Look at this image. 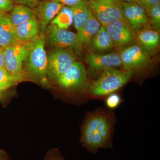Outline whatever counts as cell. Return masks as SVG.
Masks as SVG:
<instances>
[{"instance_id":"6da1fadb","label":"cell","mask_w":160,"mask_h":160,"mask_svg":"<svg viewBox=\"0 0 160 160\" xmlns=\"http://www.w3.org/2000/svg\"><path fill=\"white\" fill-rule=\"evenodd\" d=\"M112 130L111 113L100 110L91 112L82 126L81 143L91 153H96L100 148L110 146Z\"/></svg>"},{"instance_id":"7a4b0ae2","label":"cell","mask_w":160,"mask_h":160,"mask_svg":"<svg viewBox=\"0 0 160 160\" xmlns=\"http://www.w3.org/2000/svg\"><path fill=\"white\" fill-rule=\"evenodd\" d=\"M133 73V71L119 70L115 68L105 69L98 78L91 83L89 88V93L95 97L112 94L126 84Z\"/></svg>"},{"instance_id":"3957f363","label":"cell","mask_w":160,"mask_h":160,"mask_svg":"<svg viewBox=\"0 0 160 160\" xmlns=\"http://www.w3.org/2000/svg\"><path fill=\"white\" fill-rule=\"evenodd\" d=\"M45 35L39 34L32 41L31 49L24 62L23 68L29 76L41 83L47 80V54Z\"/></svg>"},{"instance_id":"277c9868","label":"cell","mask_w":160,"mask_h":160,"mask_svg":"<svg viewBox=\"0 0 160 160\" xmlns=\"http://www.w3.org/2000/svg\"><path fill=\"white\" fill-rule=\"evenodd\" d=\"M32 41L23 42L16 41L4 48V68L10 75L20 81L24 78L23 65L31 49Z\"/></svg>"},{"instance_id":"5b68a950","label":"cell","mask_w":160,"mask_h":160,"mask_svg":"<svg viewBox=\"0 0 160 160\" xmlns=\"http://www.w3.org/2000/svg\"><path fill=\"white\" fill-rule=\"evenodd\" d=\"M47 76L49 79L57 82L76 62L73 50L54 48L47 54Z\"/></svg>"},{"instance_id":"8992f818","label":"cell","mask_w":160,"mask_h":160,"mask_svg":"<svg viewBox=\"0 0 160 160\" xmlns=\"http://www.w3.org/2000/svg\"><path fill=\"white\" fill-rule=\"evenodd\" d=\"M88 3L102 26H106L117 20L125 19L122 2L120 0H89Z\"/></svg>"},{"instance_id":"52a82bcc","label":"cell","mask_w":160,"mask_h":160,"mask_svg":"<svg viewBox=\"0 0 160 160\" xmlns=\"http://www.w3.org/2000/svg\"><path fill=\"white\" fill-rule=\"evenodd\" d=\"M44 35L46 43L54 48L75 49L80 51L82 47L79 43L76 33L60 29L53 24L47 26Z\"/></svg>"},{"instance_id":"ba28073f","label":"cell","mask_w":160,"mask_h":160,"mask_svg":"<svg viewBox=\"0 0 160 160\" xmlns=\"http://www.w3.org/2000/svg\"><path fill=\"white\" fill-rule=\"evenodd\" d=\"M120 55L124 70L133 72L142 70L150 62L149 52L138 44L125 48L121 52Z\"/></svg>"},{"instance_id":"9c48e42d","label":"cell","mask_w":160,"mask_h":160,"mask_svg":"<svg viewBox=\"0 0 160 160\" xmlns=\"http://www.w3.org/2000/svg\"><path fill=\"white\" fill-rule=\"evenodd\" d=\"M87 80L86 68L81 62L73 63L65 74L58 79L57 83L60 87L69 91H74L82 87Z\"/></svg>"},{"instance_id":"30bf717a","label":"cell","mask_w":160,"mask_h":160,"mask_svg":"<svg viewBox=\"0 0 160 160\" xmlns=\"http://www.w3.org/2000/svg\"><path fill=\"white\" fill-rule=\"evenodd\" d=\"M63 6L60 3L46 0L39 2L32 9L38 24L40 34H44L47 26Z\"/></svg>"},{"instance_id":"8fae6325","label":"cell","mask_w":160,"mask_h":160,"mask_svg":"<svg viewBox=\"0 0 160 160\" xmlns=\"http://www.w3.org/2000/svg\"><path fill=\"white\" fill-rule=\"evenodd\" d=\"M114 46L128 45L135 39V32L125 19L117 20L106 26Z\"/></svg>"},{"instance_id":"7c38bea8","label":"cell","mask_w":160,"mask_h":160,"mask_svg":"<svg viewBox=\"0 0 160 160\" xmlns=\"http://www.w3.org/2000/svg\"><path fill=\"white\" fill-rule=\"evenodd\" d=\"M85 62L89 66V72H98L109 68L122 66L120 53L99 54L90 52L85 57Z\"/></svg>"},{"instance_id":"4fadbf2b","label":"cell","mask_w":160,"mask_h":160,"mask_svg":"<svg viewBox=\"0 0 160 160\" xmlns=\"http://www.w3.org/2000/svg\"><path fill=\"white\" fill-rule=\"evenodd\" d=\"M123 14L126 22L138 32L149 24L145 9L136 3L122 2Z\"/></svg>"},{"instance_id":"5bb4252c","label":"cell","mask_w":160,"mask_h":160,"mask_svg":"<svg viewBox=\"0 0 160 160\" xmlns=\"http://www.w3.org/2000/svg\"><path fill=\"white\" fill-rule=\"evenodd\" d=\"M101 26L91 11L89 18L82 27L78 30L76 34L78 41L82 47H86L91 44L92 40L99 30Z\"/></svg>"},{"instance_id":"9a60e30c","label":"cell","mask_w":160,"mask_h":160,"mask_svg":"<svg viewBox=\"0 0 160 160\" xmlns=\"http://www.w3.org/2000/svg\"><path fill=\"white\" fill-rule=\"evenodd\" d=\"M39 34L38 24L35 18L14 27L15 38L18 42H31Z\"/></svg>"},{"instance_id":"2e32d148","label":"cell","mask_w":160,"mask_h":160,"mask_svg":"<svg viewBox=\"0 0 160 160\" xmlns=\"http://www.w3.org/2000/svg\"><path fill=\"white\" fill-rule=\"evenodd\" d=\"M16 41L14 36V27L9 15L0 12V47L5 48Z\"/></svg>"},{"instance_id":"e0dca14e","label":"cell","mask_w":160,"mask_h":160,"mask_svg":"<svg viewBox=\"0 0 160 160\" xmlns=\"http://www.w3.org/2000/svg\"><path fill=\"white\" fill-rule=\"evenodd\" d=\"M137 33L138 45L148 52L154 51L158 47L160 34L157 30L143 29Z\"/></svg>"},{"instance_id":"ac0fdd59","label":"cell","mask_w":160,"mask_h":160,"mask_svg":"<svg viewBox=\"0 0 160 160\" xmlns=\"http://www.w3.org/2000/svg\"><path fill=\"white\" fill-rule=\"evenodd\" d=\"M73 14V23L75 29L79 30L89 18L91 10L89 7L88 1H81L71 6H69Z\"/></svg>"},{"instance_id":"d6986e66","label":"cell","mask_w":160,"mask_h":160,"mask_svg":"<svg viewBox=\"0 0 160 160\" xmlns=\"http://www.w3.org/2000/svg\"><path fill=\"white\" fill-rule=\"evenodd\" d=\"M9 15L14 27L35 18L33 9L21 4L14 6Z\"/></svg>"},{"instance_id":"ffe728a7","label":"cell","mask_w":160,"mask_h":160,"mask_svg":"<svg viewBox=\"0 0 160 160\" xmlns=\"http://www.w3.org/2000/svg\"><path fill=\"white\" fill-rule=\"evenodd\" d=\"M91 44L95 50L100 52L109 50L114 46L106 27L103 26H101L99 30L92 38Z\"/></svg>"},{"instance_id":"44dd1931","label":"cell","mask_w":160,"mask_h":160,"mask_svg":"<svg viewBox=\"0 0 160 160\" xmlns=\"http://www.w3.org/2000/svg\"><path fill=\"white\" fill-rule=\"evenodd\" d=\"M73 22V14L69 6H63L51 21V24L67 30Z\"/></svg>"},{"instance_id":"7402d4cb","label":"cell","mask_w":160,"mask_h":160,"mask_svg":"<svg viewBox=\"0 0 160 160\" xmlns=\"http://www.w3.org/2000/svg\"><path fill=\"white\" fill-rule=\"evenodd\" d=\"M20 81L12 76L5 68H0V91L4 92Z\"/></svg>"},{"instance_id":"603a6c76","label":"cell","mask_w":160,"mask_h":160,"mask_svg":"<svg viewBox=\"0 0 160 160\" xmlns=\"http://www.w3.org/2000/svg\"><path fill=\"white\" fill-rule=\"evenodd\" d=\"M146 14L151 18V23L155 30L158 31L160 28V4L145 9Z\"/></svg>"},{"instance_id":"cb8c5ba5","label":"cell","mask_w":160,"mask_h":160,"mask_svg":"<svg viewBox=\"0 0 160 160\" xmlns=\"http://www.w3.org/2000/svg\"><path fill=\"white\" fill-rule=\"evenodd\" d=\"M43 160H66L57 149H50L46 153Z\"/></svg>"},{"instance_id":"d4e9b609","label":"cell","mask_w":160,"mask_h":160,"mask_svg":"<svg viewBox=\"0 0 160 160\" xmlns=\"http://www.w3.org/2000/svg\"><path fill=\"white\" fill-rule=\"evenodd\" d=\"M14 3L11 0H0V12L7 13L14 8Z\"/></svg>"},{"instance_id":"484cf974","label":"cell","mask_w":160,"mask_h":160,"mask_svg":"<svg viewBox=\"0 0 160 160\" xmlns=\"http://www.w3.org/2000/svg\"><path fill=\"white\" fill-rule=\"evenodd\" d=\"M121 102V98L117 94H111L106 99V103L108 107L114 108L117 107Z\"/></svg>"},{"instance_id":"4316f807","label":"cell","mask_w":160,"mask_h":160,"mask_svg":"<svg viewBox=\"0 0 160 160\" xmlns=\"http://www.w3.org/2000/svg\"><path fill=\"white\" fill-rule=\"evenodd\" d=\"M160 0H137L136 3L144 9L150 8L160 3Z\"/></svg>"},{"instance_id":"83f0119b","label":"cell","mask_w":160,"mask_h":160,"mask_svg":"<svg viewBox=\"0 0 160 160\" xmlns=\"http://www.w3.org/2000/svg\"><path fill=\"white\" fill-rule=\"evenodd\" d=\"M39 1L40 0H17V3L33 9L37 6Z\"/></svg>"},{"instance_id":"f1b7e54d","label":"cell","mask_w":160,"mask_h":160,"mask_svg":"<svg viewBox=\"0 0 160 160\" xmlns=\"http://www.w3.org/2000/svg\"><path fill=\"white\" fill-rule=\"evenodd\" d=\"M62 4L64 6H71L79 2L81 0H46Z\"/></svg>"},{"instance_id":"f546056e","label":"cell","mask_w":160,"mask_h":160,"mask_svg":"<svg viewBox=\"0 0 160 160\" xmlns=\"http://www.w3.org/2000/svg\"><path fill=\"white\" fill-rule=\"evenodd\" d=\"M4 68V48L0 47V68Z\"/></svg>"},{"instance_id":"4dcf8cb0","label":"cell","mask_w":160,"mask_h":160,"mask_svg":"<svg viewBox=\"0 0 160 160\" xmlns=\"http://www.w3.org/2000/svg\"><path fill=\"white\" fill-rule=\"evenodd\" d=\"M0 160H10L8 155L3 150H0Z\"/></svg>"},{"instance_id":"1f68e13d","label":"cell","mask_w":160,"mask_h":160,"mask_svg":"<svg viewBox=\"0 0 160 160\" xmlns=\"http://www.w3.org/2000/svg\"><path fill=\"white\" fill-rule=\"evenodd\" d=\"M122 2L136 3L137 0H120Z\"/></svg>"},{"instance_id":"d6a6232c","label":"cell","mask_w":160,"mask_h":160,"mask_svg":"<svg viewBox=\"0 0 160 160\" xmlns=\"http://www.w3.org/2000/svg\"><path fill=\"white\" fill-rule=\"evenodd\" d=\"M3 92H4L0 91V99H1V98L2 97Z\"/></svg>"},{"instance_id":"836d02e7","label":"cell","mask_w":160,"mask_h":160,"mask_svg":"<svg viewBox=\"0 0 160 160\" xmlns=\"http://www.w3.org/2000/svg\"><path fill=\"white\" fill-rule=\"evenodd\" d=\"M12 2H13V3H17V0H11Z\"/></svg>"}]
</instances>
